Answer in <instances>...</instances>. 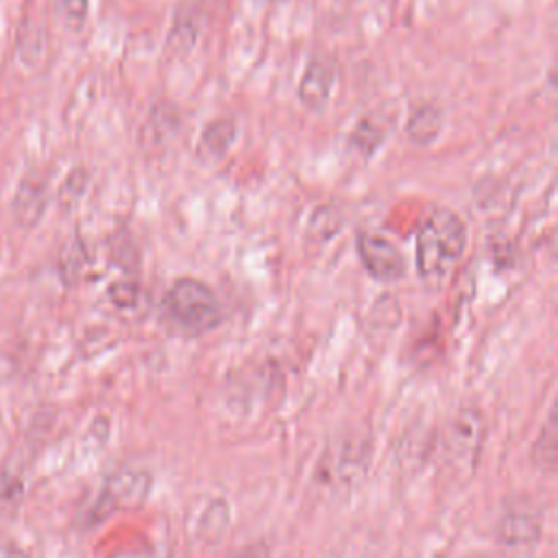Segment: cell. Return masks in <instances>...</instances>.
Segmentation results:
<instances>
[{"label": "cell", "instance_id": "obj_20", "mask_svg": "<svg viewBox=\"0 0 558 558\" xmlns=\"http://www.w3.org/2000/svg\"><path fill=\"white\" fill-rule=\"evenodd\" d=\"M140 558H163V556H159V554H148V556H140Z\"/></svg>", "mask_w": 558, "mask_h": 558}, {"label": "cell", "instance_id": "obj_3", "mask_svg": "<svg viewBox=\"0 0 558 558\" xmlns=\"http://www.w3.org/2000/svg\"><path fill=\"white\" fill-rule=\"evenodd\" d=\"M150 486H153V477L148 471L144 469H118L113 471L100 493L98 499L92 508V519H102L109 517L118 510H129V508H140L146 497L150 495Z\"/></svg>", "mask_w": 558, "mask_h": 558}, {"label": "cell", "instance_id": "obj_7", "mask_svg": "<svg viewBox=\"0 0 558 558\" xmlns=\"http://www.w3.org/2000/svg\"><path fill=\"white\" fill-rule=\"evenodd\" d=\"M538 534H541V519L532 506H523V504L510 506L508 510H504L497 523L499 541L512 547L530 545L538 538Z\"/></svg>", "mask_w": 558, "mask_h": 558}, {"label": "cell", "instance_id": "obj_4", "mask_svg": "<svg viewBox=\"0 0 558 558\" xmlns=\"http://www.w3.org/2000/svg\"><path fill=\"white\" fill-rule=\"evenodd\" d=\"M371 460V438L368 436H344L336 440L323 456L318 471L320 477L331 486H351L357 482Z\"/></svg>", "mask_w": 558, "mask_h": 558}, {"label": "cell", "instance_id": "obj_12", "mask_svg": "<svg viewBox=\"0 0 558 558\" xmlns=\"http://www.w3.org/2000/svg\"><path fill=\"white\" fill-rule=\"evenodd\" d=\"M229 527V504L222 499H214L203 517L198 519V536H203L207 543H218L222 534Z\"/></svg>", "mask_w": 558, "mask_h": 558}, {"label": "cell", "instance_id": "obj_2", "mask_svg": "<svg viewBox=\"0 0 558 558\" xmlns=\"http://www.w3.org/2000/svg\"><path fill=\"white\" fill-rule=\"evenodd\" d=\"M166 318L187 336H201L216 329L225 310L216 292L194 277H179L166 290L161 301Z\"/></svg>", "mask_w": 558, "mask_h": 558}, {"label": "cell", "instance_id": "obj_15", "mask_svg": "<svg viewBox=\"0 0 558 558\" xmlns=\"http://www.w3.org/2000/svg\"><path fill=\"white\" fill-rule=\"evenodd\" d=\"M140 286L135 281H116L109 286L107 296L118 310H133L140 301Z\"/></svg>", "mask_w": 558, "mask_h": 558}, {"label": "cell", "instance_id": "obj_1", "mask_svg": "<svg viewBox=\"0 0 558 558\" xmlns=\"http://www.w3.org/2000/svg\"><path fill=\"white\" fill-rule=\"evenodd\" d=\"M466 248L464 220L447 209H434L416 233V272L427 286H438L460 262Z\"/></svg>", "mask_w": 558, "mask_h": 558}, {"label": "cell", "instance_id": "obj_8", "mask_svg": "<svg viewBox=\"0 0 558 558\" xmlns=\"http://www.w3.org/2000/svg\"><path fill=\"white\" fill-rule=\"evenodd\" d=\"M484 432H486V425H484V416L477 412V410H464L456 416V421L451 423V429H449V449L456 458L460 460H471L473 456L480 453V447H482V440H484Z\"/></svg>", "mask_w": 558, "mask_h": 558}, {"label": "cell", "instance_id": "obj_11", "mask_svg": "<svg viewBox=\"0 0 558 558\" xmlns=\"http://www.w3.org/2000/svg\"><path fill=\"white\" fill-rule=\"evenodd\" d=\"M440 129H442V113H440V109H438L436 105H432V102H425V105L416 107V109L412 111L408 124H405L408 137H410L414 144H418V146L432 144V142L438 137Z\"/></svg>", "mask_w": 558, "mask_h": 558}, {"label": "cell", "instance_id": "obj_5", "mask_svg": "<svg viewBox=\"0 0 558 558\" xmlns=\"http://www.w3.org/2000/svg\"><path fill=\"white\" fill-rule=\"evenodd\" d=\"M355 251L364 270L375 281L395 283L405 275V259L401 251L379 233L360 231L355 238Z\"/></svg>", "mask_w": 558, "mask_h": 558}, {"label": "cell", "instance_id": "obj_14", "mask_svg": "<svg viewBox=\"0 0 558 558\" xmlns=\"http://www.w3.org/2000/svg\"><path fill=\"white\" fill-rule=\"evenodd\" d=\"M384 140H386L384 129L377 126V124H373L368 118H362V120L355 124V129H353L349 142H351L364 157H371V155L381 146Z\"/></svg>", "mask_w": 558, "mask_h": 558}, {"label": "cell", "instance_id": "obj_18", "mask_svg": "<svg viewBox=\"0 0 558 558\" xmlns=\"http://www.w3.org/2000/svg\"><path fill=\"white\" fill-rule=\"evenodd\" d=\"M0 558H26V554L13 543H0Z\"/></svg>", "mask_w": 558, "mask_h": 558}, {"label": "cell", "instance_id": "obj_6", "mask_svg": "<svg viewBox=\"0 0 558 558\" xmlns=\"http://www.w3.org/2000/svg\"><path fill=\"white\" fill-rule=\"evenodd\" d=\"M336 85V65L333 61H329L327 57H314L303 76L301 83L296 87V96L299 100L312 109V111H320L327 107L331 92Z\"/></svg>", "mask_w": 558, "mask_h": 558}, {"label": "cell", "instance_id": "obj_13", "mask_svg": "<svg viewBox=\"0 0 558 558\" xmlns=\"http://www.w3.org/2000/svg\"><path fill=\"white\" fill-rule=\"evenodd\" d=\"M342 227V216L336 211V207L331 205H323L318 207L312 218H310V235L318 242H327L331 240Z\"/></svg>", "mask_w": 558, "mask_h": 558}, {"label": "cell", "instance_id": "obj_19", "mask_svg": "<svg viewBox=\"0 0 558 558\" xmlns=\"http://www.w3.org/2000/svg\"><path fill=\"white\" fill-rule=\"evenodd\" d=\"M266 556V551H264V547H251L246 554H242L240 558H264Z\"/></svg>", "mask_w": 558, "mask_h": 558}, {"label": "cell", "instance_id": "obj_16", "mask_svg": "<svg viewBox=\"0 0 558 558\" xmlns=\"http://www.w3.org/2000/svg\"><path fill=\"white\" fill-rule=\"evenodd\" d=\"M57 7H59V13L63 17V22L78 31L89 13V0H57Z\"/></svg>", "mask_w": 558, "mask_h": 558}, {"label": "cell", "instance_id": "obj_10", "mask_svg": "<svg viewBox=\"0 0 558 558\" xmlns=\"http://www.w3.org/2000/svg\"><path fill=\"white\" fill-rule=\"evenodd\" d=\"M238 137V126L231 118H216L203 126L198 140V157L203 161H218L229 153Z\"/></svg>", "mask_w": 558, "mask_h": 558}, {"label": "cell", "instance_id": "obj_9", "mask_svg": "<svg viewBox=\"0 0 558 558\" xmlns=\"http://www.w3.org/2000/svg\"><path fill=\"white\" fill-rule=\"evenodd\" d=\"M46 205H48L46 181L35 177V174L22 177V181H20V185L15 190L13 203H11L15 220L22 227H33V225L39 222L41 214L46 211Z\"/></svg>", "mask_w": 558, "mask_h": 558}, {"label": "cell", "instance_id": "obj_17", "mask_svg": "<svg viewBox=\"0 0 558 558\" xmlns=\"http://www.w3.org/2000/svg\"><path fill=\"white\" fill-rule=\"evenodd\" d=\"M196 31H198V26H196V22L192 20V15H185V17H183V13H179V15L174 17V28H172L170 41L177 39L181 33H185V41H187V46L192 48L194 41H196Z\"/></svg>", "mask_w": 558, "mask_h": 558}]
</instances>
